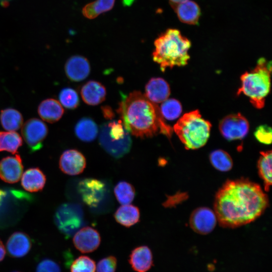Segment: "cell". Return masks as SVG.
Here are the masks:
<instances>
[{"instance_id":"cell-1","label":"cell","mask_w":272,"mask_h":272,"mask_svg":"<svg viewBox=\"0 0 272 272\" xmlns=\"http://www.w3.org/2000/svg\"><path fill=\"white\" fill-rule=\"evenodd\" d=\"M267 204L259 185L246 180L229 181L216 194L215 213L221 225L235 228L254 221Z\"/></svg>"},{"instance_id":"cell-2","label":"cell","mask_w":272,"mask_h":272,"mask_svg":"<svg viewBox=\"0 0 272 272\" xmlns=\"http://www.w3.org/2000/svg\"><path fill=\"white\" fill-rule=\"evenodd\" d=\"M118 112L125 129L137 137H152L160 131L170 138L173 132L158 105L140 91H133L124 98Z\"/></svg>"},{"instance_id":"cell-3","label":"cell","mask_w":272,"mask_h":272,"mask_svg":"<svg viewBox=\"0 0 272 272\" xmlns=\"http://www.w3.org/2000/svg\"><path fill=\"white\" fill-rule=\"evenodd\" d=\"M154 46L153 58L162 72L167 67L185 65L190 58L191 43L178 30H167L155 40Z\"/></svg>"},{"instance_id":"cell-4","label":"cell","mask_w":272,"mask_h":272,"mask_svg":"<svg viewBox=\"0 0 272 272\" xmlns=\"http://www.w3.org/2000/svg\"><path fill=\"white\" fill-rule=\"evenodd\" d=\"M271 70V62L260 58L253 70L241 76V86L237 94L243 93L247 96L255 108H263L270 90Z\"/></svg>"},{"instance_id":"cell-5","label":"cell","mask_w":272,"mask_h":272,"mask_svg":"<svg viewBox=\"0 0 272 272\" xmlns=\"http://www.w3.org/2000/svg\"><path fill=\"white\" fill-rule=\"evenodd\" d=\"M211 126L196 110L184 114L174 125L173 130L187 149L194 150L207 143Z\"/></svg>"},{"instance_id":"cell-6","label":"cell","mask_w":272,"mask_h":272,"mask_svg":"<svg viewBox=\"0 0 272 272\" xmlns=\"http://www.w3.org/2000/svg\"><path fill=\"white\" fill-rule=\"evenodd\" d=\"M129 132L120 120L108 121L101 126L99 143L111 156L121 158L130 151L131 146Z\"/></svg>"},{"instance_id":"cell-7","label":"cell","mask_w":272,"mask_h":272,"mask_svg":"<svg viewBox=\"0 0 272 272\" xmlns=\"http://www.w3.org/2000/svg\"><path fill=\"white\" fill-rule=\"evenodd\" d=\"M0 205V228L16 224L22 218L33 197L21 190L9 188Z\"/></svg>"},{"instance_id":"cell-8","label":"cell","mask_w":272,"mask_h":272,"mask_svg":"<svg viewBox=\"0 0 272 272\" xmlns=\"http://www.w3.org/2000/svg\"><path fill=\"white\" fill-rule=\"evenodd\" d=\"M54 220L59 231L66 237H70L84 224L83 210L76 203H62L56 210Z\"/></svg>"},{"instance_id":"cell-9","label":"cell","mask_w":272,"mask_h":272,"mask_svg":"<svg viewBox=\"0 0 272 272\" xmlns=\"http://www.w3.org/2000/svg\"><path fill=\"white\" fill-rule=\"evenodd\" d=\"M77 189L83 202L91 208H98L107 196L106 184L94 178H86L80 181Z\"/></svg>"},{"instance_id":"cell-10","label":"cell","mask_w":272,"mask_h":272,"mask_svg":"<svg viewBox=\"0 0 272 272\" xmlns=\"http://www.w3.org/2000/svg\"><path fill=\"white\" fill-rule=\"evenodd\" d=\"M22 134L31 153L41 149L48 129L46 124L36 118L28 119L22 126Z\"/></svg>"},{"instance_id":"cell-11","label":"cell","mask_w":272,"mask_h":272,"mask_svg":"<svg viewBox=\"0 0 272 272\" xmlns=\"http://www.w3.org/2000/svg\"><path fill=\"white\" fill-rule=\"evenodd\" d=\"M219 129L227 140L242 139L248 133L249 123L246 118L239 113L230 114L221 120Z\"/></svg>"},{"instance_id":"cell-12","label":"cell","mask_w":272,"mask_h":272,"mask_svg":"<svg viewBox=\"0 0 272 272\" xmlns=\"http://www.w3.org/2000/svg\"><path fill=\"white\" fill-rule=\"evenodd\" d=\"M217 220L214 211L209 208L201 207L193 212L190 218V224L195 232L207 234L214 230Z\"/></svg>"},{"instance_id":"cell-13","label":"cell","mask_w":272,"mask_h":272,"mask_svg":"<svg viewBox=\"0 0 272 272\" xmlns=\"http://www.w3.org/2000/svg\"><path fill=\"white\" fill-rule=\"evenodd\" d=\"M75 247L82 253H90L96 250L101 242L98 232L90 227H85L78 230L74 236Z\"/></svg>"},{"instance_id":"cell-14","label":"cell","mask_w":272,"mask_h":272,"mask_svg":"<svg viewBox=\"0 0 272 272\" xmlns=\"http://www.w3.org/2000/svg\"><path fill=\"white\" fill-rule=\"evenodd\" d=\"M86 165L84 156L79 151L69 149L64 151L60 156L59 167L62 172L70 175L81 174Z\"/></svg>"},{"instance_id":"cell-15","label":"cell","mask_w":272,"mask_h":272,"mask_svg":"<svg viewBox=\"0 0 272 272\" xmlns=\"http://www.w3.org/2000/svg\"><path fill=\"white\" fill-rule=\"evenodd\" d=\"M23 168L19 154L3 158L0 161V178L7 183H16L21 177Z\"/></svg>"},{"instance_id":"cell-16","label":"cell","mask_w":272,"mask_h":272,"mask_svg":"<svg viewBox=\"0 0 272 272\" xmlns=\"http://www.w3.org/2000/svg\"><path fill=\"white\" fill-rule=\"evenodd\" d=\"M65 73L67 78L74 82H80L85 79L90 72V66L85 57L75 55L66 61L64 66Z\"/></svg>"},{"instance_id":"cell-17","label":"cell","mask_w":272,"mask_h":272,"mask_svg":"<svg viewBox=\"0 0 272 272\" xmlns=\"http://www.w3.org/2000/svg\"><path fill=\"white\" fill-rule=\"evenodd\" d=\"M32 242L30 237L23 232L13 233L7 242V249L10 256L19 258L26 255L30 251Z\"/></svg>"},{"instance_id":"cell-18","label":"cell","mask_w":272,"mask_h":272,"mask_svg":"<svg viewBox=\"0 0 272 272\" xmlns=\"http://www.w3.org/2000/svg\"><path fill=\"white\" fill-rule=\"evenodd\" d=\"M128 261L134 271L147 272L153 265L152 251L147 246H138L131 251Z\"/></svg>"},{"instance_id":"cell-19","label":"cell","mask_w":272,"mask_h":272,"mask_svg":"<svg viewBox=\"0 0 272 272\" xmlns=\"http://www.w3.org/2000/svg\"><path fill=\"white\" fill-rule=\"evenodd\" d=\"M145 93V95L149 100L158 103L167 100L170 91L168 84L163 79L153 78L146 84Z\"/></svg>"},{"instance_id":"cell-20","label":"cell","mask_w":272,"mask_h":272,"mask_svg":"<svg viewBox=\"0 0 272 272\" xmlns=\"http://www.w3.org/2000/svg\"><path fill=\"white\" fill-rule=\"evenodd\" d=\"M81 95L86 104L97 105L105 100L106 91L104 86L100 83L90 81L82 87Z\"/></svg>"},{"instance_id":"cell-21","label":"cell","mask_w":272,"mask_h":272,"mask_svg":"<svg viewBox=\"0 0 272 272\" xmlns=\"http://www.w3.org/2000/svg\"><path fill=\"white\" fill-rule=\"evenodd\" d=\"M46 182V176L38 167L28 169L23 173L21 179V185L26 190L38 192L43 189Z\"/></svg>"},{"instance_id":"cell-22","label":"cell","mask_w":272,"mask_h":272,"mask_svg":"<svg viewBox=\"0 0 272 272\" xmlns=\"http://www.w3.org/2000/svg\"><path fill=\"white\" fill-rule=\"evenodd\" d=\"M38 113L43 120L49 123H54L61 118L64 113V109L58 101L48 98L39 104Z\"/></svg>"},{"instance_id":"cell-23","label":"cell","mask_w":272,"mask_h":272,"mask_svg":"<svg viewBox=\"0 0 272 272\" xmlns=\"http://www.w3.org/2000/svg\"><path fill=\"white\" fill-rule=\"evenodd\" d=\"M175 8L180 21L191 25L197 23L200 11L196 3L187 1L178 5Z\"/></svg>"},{"instance_id":"cell-24","label":"cell","mask_w":272,"mask_h":272,"mask_svg":"<svg viewBox=\"0 0 272 272\" xmlns=\"http://www.w3.org/2000/svg\"><path fill=\"white\" fill-rule=\"evenodd\" d=\"M140 217L138 208L129 204L120 206L114 214L116 222L126 227H129L138 223Z\"/></svg>"},{"instance_id":"cell-25","label":"cell","mask_w":272,"mask_h":272,"mask_svg":"<svg viewBox=\"0 0 272 272\" xmlns=\"http://www.w3.org/2000/svg\"><path fill=\"white\" fill-rule=\"evenodd\" d=\"M75 131L77 137L84 142H91L95 140L98 133L95 122L91 118H82L76 124Z\"/></svg>"},{"instance_id":"cell-26","label":"cell","mask_w":272,"mask_h":272,"mask_svg":"<svg viewBox=\"0 0 272 272\" xmlns=\"http://www.w3.org/2000/svg\"><path fill=\"white\" fill-rule=\"evenodd\" d=\"M0 122L2 127L7 131H16L23 125V117L17 110L8 108L0 112Z\"/></svg>"},{"instance_id":"cell-27","label":"cell","mask_w":272,"mask_h":272,"mask_svg":"<svg viewBox=\"0 0 272 272\" xmlns=\"http://www.w3.org/2000/svg\"><path fill=\"white\" fill-rule=\"evenodd\" d=\"M22 144L21 135L15 131H0V152L7 151L14 154Z\"/></svg>"},{"instance_id":"cell-28","label":"cell","mask_w":272,"mask_h":272,"mask_svg":"<svg viewBox=\"0 0 272 272\" xmlns=\"http://www.w3.org/2000/svg\"><path fill=\"white\" fill-rule=\"evenodd\" d=\"M271 151L261 153L258 161V169L262 179L265 190H268L271 185Z\"/></svg>"},{"instance_id":"cell-29","label":"cell","mask_w":272,"mask_h":272,"mask_svg":"<svg viewBox=\"0 0 272 272\" xmlns=\"http://www.w3.org/2000/svg\"><path fill=\"white\" fill-rule=\"evenodd\" d=\"M115 0H96L83 8V14L88 19H94L101 14L110 10Z\"/></svg>"},{"instance_id":"cell-30","label":"cell","mask_w":272,"mask_h":272,"mask_svg":"<svg viewBox=\"0 0 272 272\" xmlns=\"http://www.w3.org/2000/svg\"><path fill=\"white\" fill-rule=\"evenodd\" d=\"M115 196L121 205H128L134 199L135 190L133 186L124 181L119 182L114 188Z\"/></svg>"},{"instance_id":"cell-31","label":"cell","mask_w":272,"mask_h":272,"mask_svg":"<svg viewBox=\"0 0 272 272\" xmlns=\"http://www.w3.org/2000/svg\"><path fill=\"white\" fill-rule=\"evenodd\" d=\"M212 165L217 170L225 172L231 169L233 166L230 156L225 151L217 150L212 152L210 156Z\"/></svg>"},{"instance_id":"cell-32","label":"cell","mask_w":272,"mask_h":272,"mask_svg":"<svg viewBox=\"0 0 272 272\" xmlns=\"http://www.w3.org/2000/svg\"><path fill=\"white\" fill-rule=\"evenodd\" d=\"M163 117L168 120H174L179 116L182 112V107L180 102L174 99L166 100L160 108Z\"/></svg>"},{"instance_id":"cell-33","label":"cell","mask_w":272,"mask_h":272,"mask_svg":"<svg viewBox=\"0 0 272 272\" xmlns=\"http://www.w3.org/2000/svg\"><path fill=\"white\" fill-rule=\"evenodd\" d=\"M59 103L69 109L76 108L79 104V98L77 92L71 88L62 89L58 95Z\"/></svg>"},{"instance_id":"cell-34","label":"cell","mask_w":272,"mask_h":272,"mask_svg":"<svg viewBox=\"0 0 272 272\" xmlns=\"http://www.w3.org/2000/svg\"><path fill=\"white\" fill-rule=\"evenodd\" d=\"M95 262L90 257L81 255L77 258L71 265V272H95Z\"/></svg>"},{"instance_id":"cell-35","label":"cell","mask_w":272,"mask_h":272,"mask_svg":"<svg viewBox=\"0 0 272 272\" xmlns=\"http://www.w3.org/2000/svg\"><path fill=\"white\" fill-rule=\"evenodd\" d=\"M117 260L113 256H108L100 260L96 266V272H115Z\"/></svg>"},{"instance_id":"cell-36","label":"cell","mask_w":272,"mask_h":272,"mask_svg":"<svg viewBox=\"0 0 272 272\" xmlns=\"http://www.w3.org/2000/svg\"><path fill=\"white\" fill-rule=\"evenodd\" d=\"M254 135L256 140L261 143L269 145L271 142V128L267 125H260L256 129Z\"/></svg>"},{"instance_id":"cell-37","label":"cell","mask_w":272,"mask_h":272,"mask_svg":"<svg viewBox=\"0 0 272 272\" xmlns=\"http://www.w3.org/2000/svg\"><path fill=\"white\" fill-rule=\"evenodd\" d=\"M36 272H61V269L56 262L49 259H45L38 264Z\"/></svg>"},{"instance_id":"cell-38","label":"cell","mask_w":272,"mask_h":272,"mask_svg":"<svg viewBox=\"0 0 272 272\" xmlns=\"http://www.w3.org/2000/svg\"><path fill=\"white\" fill-rule=\"evenodd\" d=\"M103 114L107 118H111L113 116V112L111 109L108 106L103 107Z\"/></svg>"},{"instance_id":"cell-39","label":"cell","mask_w":272,"mask_h":272,"mask_svg":"<svg viewBox=\"0 0 272 272\" xmlns=\"http://www.w3.org/2000/svg\"><path fill=\"white\" fill-rule=\"evenodd\" d=\"M6 255V249L2 241L0 239V261L5 257Z\"/></svg>"},{"instance_id":"cell-40","label":"cell","mask_w":272,"mask_h":272,"mask_svg":"<svg viewBox=\"0 0 272 272\" xmlns=\"http://www.w3.org/2000/svg\"><path fill=\"white\" fill-rule=\"evenodd\" d=\"M174 8H175L178 5L186 2L189 0H169Z\"/></svg>"},{"instance_id":"cell-41","label":"cell","mask_w":272,"mask_h":272,"mask_svg":"<svg viewBox=\"0 0 272 272\" xmlns=\"http://www.w3.org/2000/svg\"><path fill=\"white\" fill-rule=\"evenodd\" d=\"M6 195V190L0 189V205L3 200V198Z\"/></svg>"},{"instance_id":"cell-42","label":"cell","mask_w":272,"mask_h":272,"mask_svg":"<svg viewBox=\"0 0 272 272\" xmlns=\"http://www.w3.org/2000/svg\"><path fill=\"white\" fill-rule=\"evenodd\" d=\"M11 0H0V3L2 6H6L9 4V2Z\"/></svg>"},{"instance_id":"cell-43","label":"cell","mask_w":272,"mask_h":272,"mask_svg":"<svg viewBox=\"0 0 272 272\" xmlns=\"http://www.w3.org/2000/svg\"><path fill=\"white\" fill-rule=\"evenodd\" d=\"M15 272H20V271H15Z\"/></svg>"}]
</instances>
